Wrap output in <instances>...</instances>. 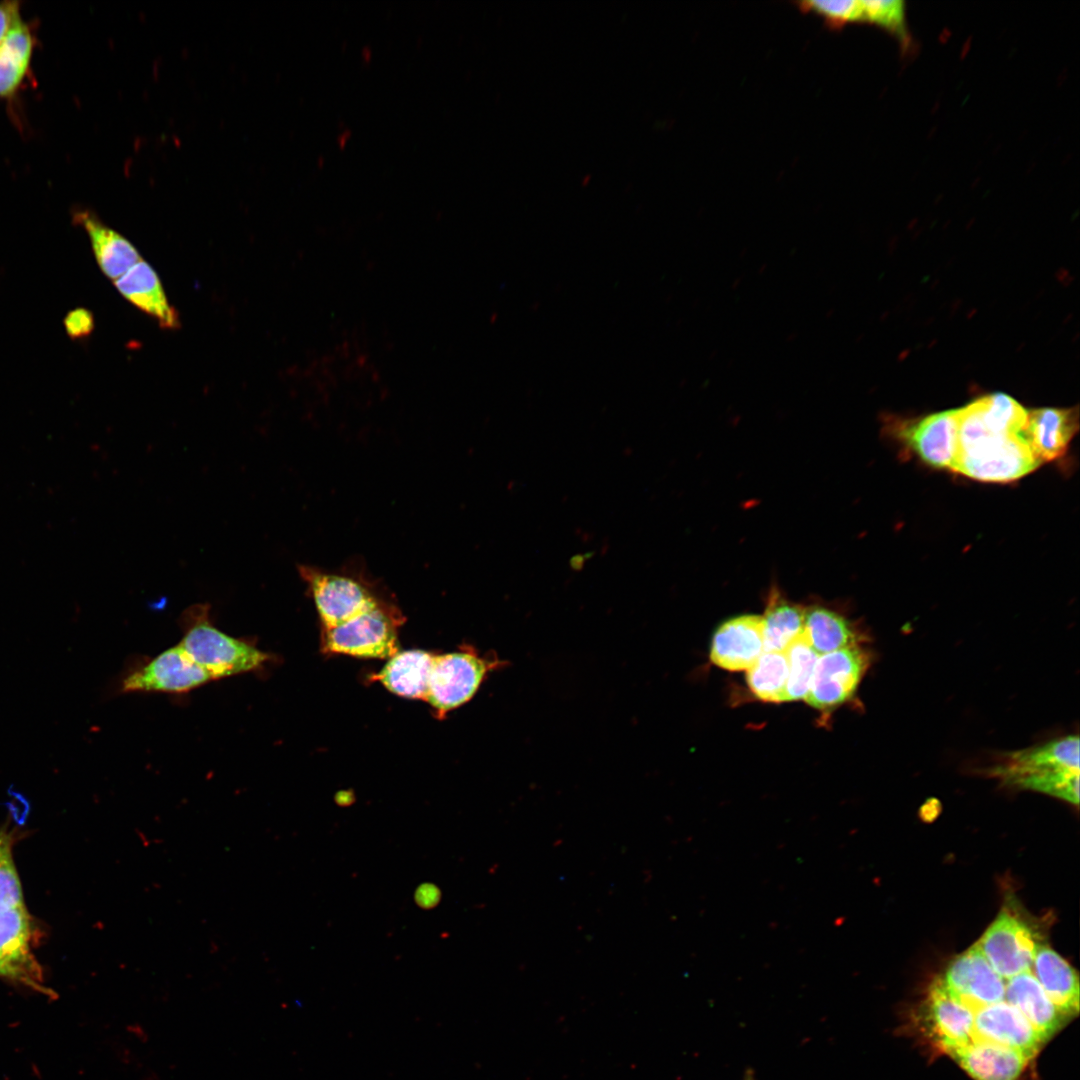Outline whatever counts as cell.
<instances>
[{"mask_svg":"<svg viewBox=\"0 0 1080 1080\" xmlns=\"http://www.w3.org/2000/svg\"><path fill=\"white\" fill-rule=\"evenodd\" d=\"M1028 410L1004 393L978 398L958 408L956 453L951 471L984 482H1010L1042 463L1024 429Z\"/></svg>","mask_w":1080,"mask_h":1080,"instance_id":"obj_1","label":"cell"},{"mask_svg":"<svg viewBox=\"0 0 1080 1080\" xmlns=\"http://www.w3.org/2000/svg\"><path fill=\"white\" fill-rule=\"evenodd\" d=\"M989 774L1007 785L1079 802V738L1069 735L1006 754Z\"/></svg>","mask_w":1080,"mask_h":1080,"instance_id":"obj_2","label":"cell"},{"mask_svg":"<svg viewBox=\"0 0 1080 1080\" xmlns=\"http://www.w3.org/2000/svg\"><path fill=\"white\" fill-rule=\"evenodd\" d=\"M297 570L307 584L321 627L336 626L392 598L360 560L348 561L336 570L307 564L297 565Z\"/></svg>","mask_w":1080,"mask_h":1080,"instance_id":"obj_3","label":"cell"},{"mask_svg":"<svg viewBox=\"0 0 1080 1080\" xmlns=\"http://www.w3.org/2000/svg\"><path fill=\"white\" fill-rule=\"evenodd\" d=\"M210 610L208 603H197L183 611L179 644L212 680L255 671L270 660L269 654L249 642L219 630L211 621Z\"/></svg>","mask_w":1080,"mask_h":1080,"instance_id":"obj_4","label":"cell"},{"mask_svg":"<svg viewBox=\"0 0 1080 1080\" xmlns=\"http://www.w3.org/2000/svg\"><path fill=\"white\" fill-rule=\"evenodd\" d=\"M403 615L390 598L343 623L321 627L326 653L363 658H391L398 652L397 630Z\"/></svg>","mask_w":1080,"mask_h":1080,"instance_id":"obj_5","label":"cell"},{"mask_svg":"<svg viewBox=\"0 0 1080 1080\" xmlns=\"http://www.w3.org/2000/svg\"><path fill=\"white\" fill-rule=\"evenodd\" d=\"M505 665L496 655L481 656L472 647L434 655L425 701L445 714L468 702L488 674Z\"/></svg>","mask_w":1080,"mask_h":1080,"instance_id":"obj_6","label":"cell"},{"mask_svg":"<svg viewBox=\"0 0 1080 1080\" xmlns=\"http://www.w3.org/2000/svg\"><path fill=\"white\" fill-rule=\"evenodd\" d=\"M869 665L870 654L860 644L820 655L805 701L821 711L847 702Z\"/></svg>","mask_w":1080,"mask_h":1080,"instance_id":"obj_7","label":"cell"},{"mask_svg":"<svg viewBox=\"0 0 1080 1080\" xmlns=\"http://www.w3.org/2000/svg\"><path fill=\"white\" fill-rule=\"evenodd\" d=\"M958 409L915 419L892 418L890 434L913 450L925 463L951 470L956 453Z\"/></svg>","mask_w":1080,"mask_h":1080,"instance_id":"obj_8","label":"cell"},{"mask_svg":"<svg viewBox=\"0 0 1080 1080\" xmlns=\"http://www.w3.org/2000/svg\"><path fill=\"white\" fill-rule=\"evenodd\" d=\"M976 944L994 971L1006 980L1031 970L1039 946L1032 929L1008 910L999 913Z\"/></svg>","mask_w":1080,"mask_h":1080,"instance_id":"obj_9","label":"cell"},{"mask_svg":"<svg viewBox=\"0 0 1080 1080\" xmlns=\"http://www.w3.org/2000/svg\"><path fill=\"white\" fill-rule=\"evenodd\" d=\"M211 680V676L177 644L127 674L120 687L122 692L185 693Z\"/></svg>","mask_w":1080,"mask_h":1080,"instance_id":"obj_10","label":"cell"},{"mask_svg":"<svg viewBox=\"0 0 1080 1080\" xmlns=\"http://www.w3.org/2000/svg\"><path fill=\"white\" fill-rule=\"evenodd\" d=\"M940 980L946 990L973 1013L1004 1001L1005 981L994 971L977 944L952 959Z\"/></svg>","mask_w":1080,"mask_h":1080,"instance_id":"obj_11","label":"cell"},{"mask_svg":"<svg viewBox=\"0 0 1080 1080\" xmlns=\"http://www.w3.org/2000/svg\"><path fill=\"white\" fill-rule=\"evenodd\" d=\"M972 1041L1011 1048L1029 1060L1043 1043L1020 1011L1005 1001L982 1007L974 1013Z\"/></svg>","mask_w":1080,"mask_h":1080,"instance_id":"obj_12","label":"cell"},{"mask_svg":"<svg viewBox=\"0 0 1080 1080\" xmlns=\"http://www.w3.org/2000/svg\"><path fill=\"white\" fill-rule=\"evenodd\" d=\"M31 938L32 922L26 908L0 913V976L43 991L40 967L30 950Z\"/></svg>","mask_w":1080,"mask_h":1080,"instance_id":"obj_13","label":"cell"},{"mask_svg":"<svg viewBox=\"0 0 1080 1080\" xmlns=\"http://www.w3.org/2000/svg\"><path fill=\"white\" fill-rule=\"evenodd\" d=\"M925 1021L931 1038L948 1055L973 1043L974 1013L946 990L940 978L929 988Z\"/></svg>","mask_w":1080,"mask_h":1080,"instance_id":"obj_14","label":"cell"},{"mask_svg":"<svg viewBox=\"0 0 1080 1080\" xmlns=\"http://www.w3.org/2000/svg\"><path fill=\"white\" fill-rule=\"evenodd\" d=\"M762 653L761 616L748 614L733 617L718 627L712 638L710 659L728 671H747Z\"/></svg>","mask_w":1080,"mask_h":1080,"instance_id":"obj_15","label":"cell"},{"mask_svg":"<svg viewBox=\"0 0 1080 1080\" xmlns=\"http://www.w3.org/2000/svg\"><path fill=\"white\" fill-rule=\"evenodd\" d=\"M1078 408H1038L1028 411L1025 438L1043 463L1062 457L1078 431Z\"/></svg>","mask_w":1080,"mask_h":1080,"instance_id":"obj_16","label":"cell"},{"mask_svg":"<svg viewBox=\"0 0 1080 1080\" xmlns=\"http://www.w3.org/2000/svg\"><path fill=\"white\" fill-rule=\"evenodd\" d=\"M1004 1001L1020 1011L1043 1042L1068 1020L1048 998L1031 970L1008 979Z\"/></svg>","mask_w":1080,"mask_h":1080,"instance_id":"obj_17","label":"cell"},{"mask_svg":"<svg viewBox=\"0 0 1080 1080\" xmlns=\"http://www.w3.org/2000/svg\"><path fill=\"white\" fill-rule=\"evenodd\" d=\"M114 285L123 297L156 319L162 328L180 326L178 313L168 302L157 273L145 260L134 264Z\"/></svg>","mask_w":1080,"mask_h":1080,"instance_id":"obj_18","label":"cell"},{"mask_svg":"<svg viewBox=\"0 0 1080 1080\" xmlns=\"http://www.w3.org/2000/svg\"><path fill=\"white\" fill-rule=\"evenodd\" d=\"M74 221L87 232L96 261L109 279L115 281L142 259L128 239L92 212L79 210L74 213Z\"/></svg>","mask_w":1080,"mask_h":1080,"instance_id":"obj_19","label":"cell"},{"mask_svg":"<svg viewBox=\"0 0 1080 1080\" xmlns=\"http://www.w3.org/2000/svg\"><path fill=\"white\" fill-rule=\"evenodd\" d=\"M1033 975L1052 1003L1068 1019L1079 1012V978L1076 970L1056 951L1039 945L1033 959Z\"/></svg>","mask_w":1080,"mask_h":1080,"instance_id":"obj_20","label":"cell"},{"mask_svg":"<svg viewBox=\"0 0 1080 1080\" xmlns=\"http://www.w3.org/2000/svg\"><path fill=\"white\" fill-rule=\"evenodd\" d=\"M974 1080H1017L1029 1059L1019 1051L973 1042L949 1054Z\"/></svg>","mask_w":1080,"mask_h":1080,"instance_id":"obj_21","label":"cell"},{"mask_svg":"<svg viewBox=\"0 0 1080 1080\" xmlns=\"http://www.w3.org/2000/svg\"><path fill=\"white\" fill-rule=\"evenodd\" d=\"M433 658L423 650L397 652L373 679L396 695L425 700Z\"/></svg>","mask_w":1080,"mask_h":1080,"instance_id":"obj_22","label":"cell"},{"mask_svg":"<svg viewBox=\"0 0 1080 1080\" xmlns=\"http://www.w3.org/2000/svg\"><path fill=\"white\" fill-rule=\"evenodd\" d=\"M805 607L785 598L772 586L762 619L763 651L785 652L803 632Z\"/></svg>","mask_w":1080,"mask_h":1080,"instance_id":"obj_23","label":"cell"},{"mask_svg":"<svg viewBox=\"0 0 1080 1080\" xmlns=\"http://www.w3.org/2000/svg\"><path fill=\"white\" fill-rule=\"evenodd\" d=\"M35 47L31 26L21 15L0 46V98L13 96L30 70Z\"/></svg>","mask_w":1080,"mask_h":1080,"instance_id":"obj_24","label":"cell"},{"mask_svg":"<svg viewBox=\"0 0 1080 1080\" xmlns=\"http://www.w3.org/2000/svg\"><path fill=\"white\" fill-rule=\"evenodd\" d=\"M803 635L819 655L859 644L858 634L848 619L821 605L805 607Z\"/></svg>","mask_w":1080,"mask_h":1080,"instance_id":"obj_25","label":"cell"},{"mask_svg":"<svg viewBox=\"0 0 1080 1080\" xmlns=\"http://www.w3.org/2000/svg\"><path fill=\"white\" fill-rule=\"evenodd\" d=\"M788 680V661L785 652H765L747 670L750 691L765 702H784Z\"/></svg>","mask_w":1080,"mask_h":1080,"instance_id":"obj_26","label":"cell"},{"mask_svg":"<svg viewBox=\"0 0 1080 1080\" xmlns=\"http://www.w3.org/2000/svg\"><path fill=\"white\" fill-rule=\"evenodd\" d=\"M788 680L784 702L804 699L808 693L819 654L810 646L803 632L785 650Z\"/></svg>","mask_w":1080,"mask_h":1080,"instance_id":"obj_27","label":"cell"},{"mask_svg":"<svg viewBox=\"0 0 1080 1080\" xmlns=\"http://www.w3.org/2000/svg\"><path fill=\"white\" fill-rule=\"evenodd\" d=\"M25 908L22 886L12 857L10 833L0 832V913Z\"/></svg>","mask_w":1080,"mask_h":1080,"instance_id":"obj_28","label":"cell"},{"mask_svg":"<svg viewBox=\"0 0 1080 1080\" xmlns=\"http://www.w3.org/2000/svg\"><path fill=\"white\" fill-rule=\"evenodd\" d=\"M863 21L877 24L894 33L901 41L907 40L905 4L900 0L862 1Z\"/></svg>","mask_w":1080,"mask_h":1080,"instance_id":"obj_29","label":"cell"},{"mask_svg":"<svg viewBox=\"0 0 1080 1080\" xmlns=\"http://www.w3.org/2000/svg\"><path fill=\"white\" fill-rule=\"evenodd\" d=\"M802 10L812 11L822 16L832 27H840L849 22L863 21L862 1H804L799 3Z\"/></svg>","mask_w":1080,"mask_h":1080,"instance_id":"obj_30","label":"cell"},{"mask_svg":"<svg viewBox=\"0 0 1080 1080\" xmlns=\"http://www.w3.org/2000/svg\"><path fill=\"white\" fill-rule=\"evenodd\" d=\"M64 324L69 336L82 338L88 336L94 329V318L90 311L77 308L66 316Z\"/></svg>","mask_w":1080,"mask_h":1080,"instance_id":"obj_31","label":"cell"},{"mask_svg":"<svg viewBox=\"0 0 1080 1080\" xmlns=\"http://www.w3.org/2000/svg\"><path fill=\"white\" fill-rule=\"evenodd\" d=\"M416 904L423 909L436 907L441 900V891L433 883H422L414 893Z\"/></svg>","mask_w":1080,"mask_h":1080,"instance_id":"obj_32","label":"cell"},{"mask_svg":"<svg viewBox=\"0 0 1080 1080\" xmlns=\"http://www.w3.org/2000/svg\"><path fill=\"white\" fill-rule=\"evenodd\" d=\"M18 1L0 2V46L15 20L20 16Z\"/></svg>","mask_w":1080,"mask_h":1080,"instance_id":"obj_33","label":"cell"},{"mask_svg":"<svg viewBox=\"0 0 1080 1080\" xmlns=\"http://www.w3.org/2000/svg\"><path fill=\"white\" fill-rule=\"evenodd\" d=\"M591 555H592L591 553H586V554H584V555H583V554H577V555L573 556V557H572V558L570 559V561H569V565H570V567H571V568H572L573 570H579V569H582V568H583V565H584V563H585V560H586V559H587L588 557H590Z\"/></svg>","mask_w":1080,"mask_h":1080,"instance_id":"obj_34","label":"cell"},{"mask_svg":"<svg viewBox=\"0 0 1080 1080\" xmlns=\"http://www.w3.org/2000/svg\"><path fill=\"white\" fill-rule=\"evenodd\" d=\"M347 795H348V793H344V795H343V794H339V795L337 796V798H336V800H337L338 804H340V805H344V806H346V805H349V804H351V802H352V797H351V796H348V797H347Z\"/></svg>","mask_w":1080,"mask_h":1080,"instance_id":"obj_35","label":"cell"},{"mask_svg":"<svg viewBox=\"0 0 1080 1080\" xmlns=\"http://www.w3.org/2000/svg\"><path fill=\"white\" fill-rule=\"evenodd\" d=\"M743 1080H756L754 1071L752 1069H747L745 1071Z\"/></svg>","mask_w":1080,"mask_h":1080,"instance_id":"obj_36","label":"cell"}]
</instances>
